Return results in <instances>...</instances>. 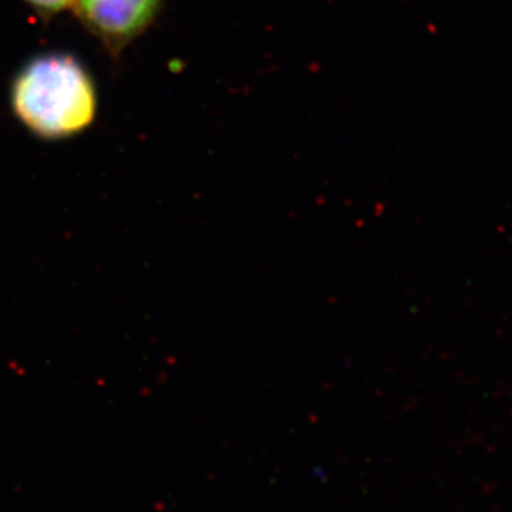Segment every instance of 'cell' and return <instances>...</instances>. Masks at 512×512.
Listing matches in <instances>:
<instances>
[{"instance_id": "3957f363", "label": "cell", "mask_w": 512, "mask_h": 512, "mask_svg": "<svg viewBox=\"0 0 512 512\" xmlns=\"http://www.w3.org/2000/svg\"><path fill=\"white\" fill-rule=\"evenodd\" d=\"M23 2L36 13L37 18L47 23L64 10L73 9L76 0H23Z\"/></svg>"}, {"instance_id": "7a4b0ae2", "label": "cell", "mask_w": 512, "mask_h": 512, "mask_svg": "<svg viewBox=\"0 0 512 512\" xmlns=\"http://www.w3.org/2000/svg\"><path fill=\"white\" fill-rule=\"evenodd\" d=\"M167 0H76L74 15L113 59L156 23Z\"/></svg>"}, {"instance_id": "6da1fadb", "label": "cell", "mask_w": 512, "mask_h": 512, "mask_svg": "<svg viewBox=\"0 0 512 512\" xmlns=\"http://www.w3.org/2000/svg\"><path fill=\"white\" fill-rule=\"evenodd\" d=\"M10 104L33 136L56 141L92 126L99 100L92 74L77 57L50 52L33 57L16 73Z\"/></svg>"}]
</instances>
